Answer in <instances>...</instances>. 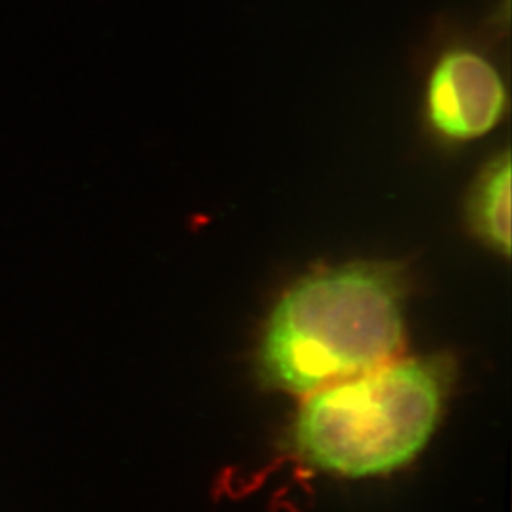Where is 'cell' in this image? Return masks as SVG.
I'll return each instance as SVG.
<instances>
[{"label":"cell","mask_w":512,"mask_h":512,"mask_svg":"<svg viewBox=\"0 0 512 512\" xmlns=\"http://www.w3.org/2000/svg\"><path fill=\"white\" fill-rule=\"evenodd\" d=\"M403 343V290L392 267L357 262L305 277L279 300L259 368L295 395L390 362Z\"/></svg>","instance_id":"1"},{"label":"cell","mask_w":512,"mask_h":512,"mask_svg":"<svg viewBox=\"0 0 512 512\" xmlns=\"http://www.w3.org/2000/svg\"><path fill=\"white\" fill-rule=\"evenodd\" d=\"M450 368L433 358L387 362L312 393L295 421L294 448L343 476L390 473L415 458L440 420Z\"/></svg>","instance_id":"2"},{"label":"cell","mask_w":512,"mask_h":512,"mask_svg":"<svg viewBox=\"0 0 512 512\" xmlns=\"http://www.w3.org/2000/svg\"><path fill=\"white\" fill-rule=\"evenodd\" d=\"M508 108V92L498 70L473 50L446 52L426 87V116L431 128L451 141L486 135Z\"/></svg>","instance_id":"3"},{"label":"cell","mask_w":512,"mask_h":512,"mask_svg":"<svg viewBox=\"0 0 512 512\" xmlns=\"http://www.w3.org/2000/svg\"><path fill=\"white\" fill-rule=\"evenodd\" d=\"M469 221L489 246L511 252V155L503 151L474 179L468 198Z\"/></svg>","instance_id":"4"}]
</instances>
